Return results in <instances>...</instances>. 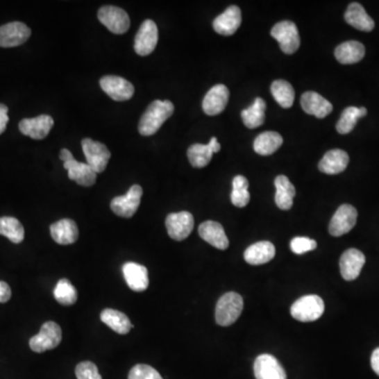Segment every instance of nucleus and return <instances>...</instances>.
<instances>
[{"label":"nucleus","mask_w":379,"mask_h":379,"mask_svg":"<svg viewBox=\"0 0 379 379\" xmlns=\"http://www.w3.org/2000/svg\"><path fill=\"white\" fill-rule=\"evenodd\" d=\"M174 113V105L170 101H154L140 118L138 130L142 136L154 135L162 124Z\"/></svg>","instance_id":"obj_1"},{"label":"nucleus","mask_w":379,"mask_h":379,"mask_svg":"<svg viewBox=\"0 0 379 379\" xmlns=\"http://www.w3.org/2000/svg\"><path fill=\"white\" fill-rule=\"evenodd\" d=\"M244 310V299L235 292H228L220 297L216 305V323L221 327L233 325Z\"/></svg>","instance_id":"obj_2"},{"label":"nucleus","mask_w":379,"mask_h":379,"mask_svg":"<svg viewBox=\"0 0 379 379\" xmlns=\"http://www.w3.org/2000/svg\"><path fill=\"white\" fill-rule=\"evenodd\" d=\"M325 312V303L319 295H305L297 299L291 307L293 319L310 323L321 319Z\"/></svg>","instance_id":"obj_3"},{"label":"nucleus","mask_w":379,"mask_h":379,"mask_svg":"<svg viewBox=\"0 0 379 379\" xmlns=\"http://www.w3.org/2000/svg\"><path fill=\"white\" fill-rule=\"evenodd\" d=\"M271 35L278 42L281 51L286 54H294L301 47V36L296 24L290 20L275 24L271 30Z\"/></svg>","instance_id":"obj_4"},{"label":"nucleus","mask_w":379,"mask_h":379,"mask_svg":"<svg viewBox=\"0 0 379 379\" xmlns=\"http://www.w3.org/2000/svg\"><path fill=\"white\" fill-rule=\"evenodd\" d=\"M62 339L60 327L54 321H47L42 325L40 333L30 339V348L36 353H44L55 349Z\"/></svg>","instance_id":"obj_5"},{"label":"nucleus","mask_w":379,"mask_h":379,"mask_svg":"<svg viewBox=\"0 0 379 379\" xmlns=\"http://www.w3.org/2000/svg\"><path fill=\"white\" fill-rule=\"evenodd\" d=\"M83 153L87 158V164L96 173H103L107 168L108 162L111 158L109 149L95 140L85 138L81 142Z\"/></svg>","instance_id":"obj_6"},{"label":"nucleus","mask_w":379,"mask_h":379,"mask_svg":"<svg viewBox=\"0 0 379 379\" xmlns=\"http://www.w3.org/2000/svg\"><path fill=\"white\" fill-rule=\"evenodd\" d=\"M142 194L144 191L140 185H132L126 195L113 199L111 201L112 211L120 217L131 218L140 208Z\"/></svg>","instance_id":"obj_7"},{"label":"nucleus","mask_w":379,"mask_h":379,"mask_svg":"<svg viewBox=\"0 0 379 379\" xmlns=\"http://www.w3.org/2000/svg\"><path fill=\"white\" fill-rule=\"evenodd\" d=\"M99 19L114 34H124L129 30V15L124 10L114 6H105L99 11Z\"/></svg>","instance_id":"obj_8"},{"label":"nucleus","mask_w":379,"mask_h":379,"mask_svg":"<svg viewBox=\"0 0 379 379\" xmlns=\"http://www.w3.org/2000/svg\"><path fill=\"white\" fill-rule=\"evenodd\" d=\"M357 221V211L351 205H342L338 208L330 221L329 232L332 236L339 237L349 233Z\"/></svg>","instance_id":"obj_9"},{"label":"nucleus","mask_w":379,"mask_h":379,"mask_svg":"<svg viewBox=\"0 0 379 379\" xmlns=\"http://www.w3.org/2000/svg\"><path fill=\"white\" fill-rule=\"evenodd\" d=\"M166 227L169 236L176 242L185 239L192 233L194 228V217L190 212L169 214L166 219Z\"/></svg>","instance_id":"obj_10"},{"label":"nucleus","mask_w":379,"mask_h":379,"mask_svg":"<svg viewBox=\"0 0 379 379\" xmlns=\"http://www.w3.org/2000/svg\"><path fill=\"white\" fill-rule=\"evenodd\" d=\"M101 89L113 101H126L133 97L135 93L134 85L126 79L114 75H108L99 81Z\"/></svg>","instance_id":"obj_11"},{"label":"nucleus","mask_w":379,"mask_h":379,"mask_svg":"<svg viewBox=\"0 0 379 379\" xmlns=\"http://www.w3.org/2000/svg\"><path fill=\"white\" fill-rule=\"evenodd\" d=\"M158 42V28L153 20L146 19L142 22L136 34L134 49L140 56H148L156 48Z\"/></svg>","instance_id":"obj_12"},{"label":"nucleus","mask_w":379,"mask_h":379,"mask_svg":"<svg viewBox=\"0 0 379 379\" xmlns=\"http://www.w3.org/2000/svg\"><path fill=\"white\" fill-rule=\"evenodd\" d=\"M31 30L19 22H10L0 26V47L14 48L24 44L30 38Z\"/></svg>","instance_id":"obj_13"},{"label":"nucleus","mask_w":379,"mask_h":379,"mask_svg":"<svg viewBox=\"0 0 379 379\" xmlns=\"http://www.w3.org/2000/svg\"><path fill=\"white\" fill-rule=\"evenodd\" d=\"M366 264L364 253L357 249H349L340 258L339 267L342 276L346 281L355 280L360 276Z\"/></svg>","instance_id":"obj_14"},{"label":"nucleus","mask_w":379,"mask_h":379,"mask_svg":"<svg viewBox=\"0 0 379 379\" xmlns=\"http://www.w3.org/2000/svg\"><path fill=\"white\" fill-rule=\"evenodd\" d=\"M54 126V120L49 115H40L34 118H26L19 122V130L24 135L33 140H44Z\"/></svg>","instance_id":"obj_15"},{"label":"nucleus","mask_w":379,"mask_h":379,"mask_svg":"<svg viewBox=\"0 0 379 379\" xmlns=\"http://www.w3.org/2000/svg\"><path fill=\"white\" fill-rule=\"evenodd\" d=\"M230 92L225 85H216L205 94L203 109L209 116H215L225 111L229 103Z\"/></svg>","instance_id":"obj_16"},{"label":"nucleus","mask_w":379,"mask_h":379,"mask_svg":"<svg viewBox=\"0 0 379 379\" xmlns=\"http://www.w3.org/2000/svg\"><path fill=\"white\" fill-rule=\"evenodd\" d=\"M256 379H287V373L280 362L270 354H262L254 362Z\"/></svg>","instance_id":"obj_17"},{"label":"nucleus","mask_w":379,"mask_h":379,"mask_svg":"<svg viewBox=\"0 0 379 379\" xmlns=\"http://www.w3.org/2000/svg\"><path fill=\"white\" fill-rule=\"evenodd\" d=\"M220 151V144L217 138L212 137L208 144H195L187 150V158L190 164L194 168H205L212 160L214 153Z\"/></svg>","instance_id":"obj_18"},{"label":"nucleus","mask_w":379,"mask_h":379,"mask_svg":"<svg viewBox=\"0 0 379 379\" xmlns=\"http://www.w3.org/2000/svg\"><path fill=\"white\" fill-rule=\"evenodd\" d=\"M242 24V11L236 6L228 8L223 14H220L213 22V28L216 33L223 36H231Z\"/></svg>","instance_id":"obj_19"},{"label":"nucleus","mask_w":379,"mask_h":379,"mask_svg":"<svg viewBox=\"0 0 379 379\" xmlns=\"http://www.w3.org/2000/svg\"><path fill=\"white\" fill-rule=\"evenodd\" d=\"M124 279L131 290L135 292H144L148 289L149 273L148 269L142 264L136 262H126L122 267Z\"/></svg>","instance_id":"obj_20"},{"label":"nucleus","mask_w":379,"mask_h":379,"mask_svg":"<svg viewBox=\"0 0 379 379\" xmlns=\"http://www.w3.org/2000/svg\"><path fill=\"white\" fill-rule=\"evenodd\" d=\"M301 108L309 115L325 118L333 111V106L316 92H305L301 99Z\"/></svg>","instance_id":"obj_21"},{"label":"nucleus","mask_w":379,"mask_h":379,"mask_svg":"<svg viewBox=\"0 0 379 379\" xmlns=\"http://www.w3.org/2000/svg\"><path fill=\"white\" fill-rule=\"evenodd\" d=\"M199 233L205 242L218 250H226L229 246V239L226 235L225 229L219 223L208 220L199 226Z\"/></svg>","instance_id":"obj_22"},{"label":"nucleus","mask_w":379,"mask_h":379,"mask_svg":"<svg viewBox=\"0 0 379 379\" xmlns=\"http://www.w3.org/2000/svg\"><path fill=\"white\" fill-rule=\"evenodd\" d=\"M63 167L68 171V176L71 180L75 181L83 187H91L96 183L97 173L85 162H77L76 160L63 162Z\"/></svg>","instance_id":"obj_23"},{"label":"nucleus","mask_w":379,"mask_h":379,"mask_svg":"<svg viewBox=\"0 0 379 379\" xmlns=\"http://www.w3.org/2000/svg\"><path fill=\"white\" fill-rule=\"evenodd\" d=\"M349 155L346 151L334 149L326 153L319 162V168L325 174L336 175L344 172L349 165Z\"/></svg>","instance_id":"obj_24"},{"label":"nucleus","mask_w":379,"mask_h":379,"mask_svg":"<svg viewBox=\"0 0 379 379\" xmlns=\"http://www.w3.org/2000/svg\"><path fill=\"white\" fill-rule=\"evenodd\" d=\"M275 246L270 242H258L244 251V260L252 266H260L271 262L274 258Z\"/></svg>","instance_id":"obj_25"},{"label":"nucleus","mask_w":379,"mask_h":379,"mask_svg":"<svg viewBox=\"0 0 379 379\" xmlns=\"http://www.w3.org/2000/svg\"><path fill=\"white\" fill-rule=\"evenodd\" d=\"M51 236L58 244H72L78 239V228L72 219L59 220L50 228Z\"/></svg>","instance_id":"obj_26"},{"label":"nucleus","mask_w":379,"mask_h":379,"mask_svg":"<svg viewBox=\"0 0 379 379\" xmlns=\"http://www.w3.org/2000/svg\"><path fill=\"white\" fill-rule=\"evenodd\" d=\"M275 187H276L275 203H276L277 207L283 211H288L292 208L293 201L296 195L294 185L291 183L288 177L285 175H279L275 179Z\"/></svg>","instance_id":"obj_27"},{"label":"nucleus","mask_w":379,"mask_h":379,"mask_svg":"<svg viewBox=\"0 0 379 379\" xmlns=\"http://www.w3.org/2000/svg\"><path fill=\"white\" fill-rule=\"evenodd\" d=\"M346 24L364 32H371L374 28L375 22L367 13L360 3H353L348 7L344 13Z\"/></svg>","instance_id":"obj_28"},{"label":"nucleus","mask_w":379,"mask_h":379,"mask_svg":"<svg viewBox=\"0 0 379 379\" xmlns=\"http://www.w3.org/2000/svg\"><path fill=\"white\" fill-rule=\"evenodd\" d=\"M366 54V49L362 44L355 40L346 42L335 49V58L342 65H353L360 62Z\"/></svg>","instance_id":"obj_29"},{"label":"nucleus","mask_w":379,"mask_h":379,"mask_svg":"<svg viewBox=\"0 0 379 379\" xmlns=\"http://www.w3.org/2000/svg\"><path fill=\"white\" fill-rule=\"evenodd\" d=\"M101 319L103 323L111 328L116 333L124 334L131 331L133 325L126 314L114 309H105L101 314Z\"/></svg>","instance_id":"obj_30"},{"label":"nucleus","mask_w":379,"mask_h":379,"mask_svg":"<svg viewBox=\"0 0 379 379\" xmlns=\"http://www.w3.org/2000/svg\"><path fill=\"white\" fill-rule=\"evenodd\" d=\"M283 142V137L277 132H264L256 137L255 142H254V150L258 154L268 156V155L276 152L280 148Z\"/></svg>","instance_id":"obj_31"},{"label":"nucleus","mask_w":379,"mask_h":379,"mask_svg":"<svg viewBox=\"0 0 379 379\" xmlns=\"http://www.w3.org/2000/svg\"><path fill=\"white\" fill-rule=\"evenodd\" d=\"M367 113H368V111L364 107L346 108L342 112V116H340L339 120H338L337 124H336V130H337L338 133L344 135V134H349L350 132L353 131L356 124H357V120L360 118L364 117Z\"/></svg>","instance_id":"obj_32"},{"label":"nucleus","mask_w":379,"mask_h":379,"mask_svg":"<svg viewBox=\"0 0 379 379\" xmlns=\"http://www.w3.org/2000/svg\"><path fill=\"white\" fill-rule=\"evenodd\" d=\"M267 105L264 99H255L254 103L248 109L242 112V118L244 120V126L249 129H256L258 126H262L264 122V112H266Z\"/></svg>","instance_id":"obj_33"},{"label":"nucleus","mask_w":379,"mask_h":379,"mask_svg":"<svg viewBox=\"0 0 379 379\" xmlns=\"http://www.w3.org/2000/svg\"><path fill=\"white\" fill-rule=\"evenodd\" d=\"M271 93L278 105L285 109H290L294 103L295 91L288 81L283 79L275 81L271 85Z\"/></svg>","instance_id":"obj_34"},{"label":"nucleus","mask_w":379,"mask_h":379,"mask_svg":"<svg viewBox=\"0 0 379 379\" xmlns=\"http://www.w3.org/2000/svg\"><path fill=\"white\" fill-rule=\"evenodd\" d=\"M0 235L6 236L13 244H20L24 239V229L15 217H0Z\"/></svg>","instance_id":"obj_35"},{"label":"nucleus","mask_w":379,"mask_h":379,"mask_svg":"<svg viewBox=\"0 0 379 379\" xmlns=\"http://www.w3.org/2000/svg\"><path fill=\"white\" fill-rule=\"evenodd\" d=\"M250 199L248 179L242 175H238L233 179V190L231 193L232 203L235 207L244 208L250 203Z\"/></svg>","instance_id":"obj_36"},{"label":"nucleus","mask_w":379,"mask_h":379,"mask_svg":"<svg viewBox=\"0 0 379 379\" xmlns=\"http://www.w3.org/2000/svg\"><path fill=\"white\" fill-rule=\"evenodd\" d=\"M54 297L60 305H72L76 303L77 291L69 279L62 278L55 287Z\"/></svg>","instance_id":"obj_37"},{"label":"nucleus","mask_w":379,"mask_h":379,"mask_svg":"<svg viewBox=\"0 0 379 379\" xmlns=\"http://www.w3.org/2000/svg\"><path fill=\"white\" fill-rule=\"evenodd\" d=\"M129 379H164L160 373L148 364H136L129 373Z\"/></svg>","instance_id":"obj_38"},{"label":"nucleus","mask_w":379,"mask_h":379,"mask_svg":"<svg viewBox=\"0 0 379 379\" xmlns=\"http://www.w3.org/2000/svg\"><path fill=\"white\" fill-rule=\"evenodd\" d=\"M77 379H103L96 364L92 362H83L75 369Z\"/></svg>","instance_id":"obj_39"},{"label":"nucleus","mask_w":379,"mask_h":379,"mask_svg":"<svg viewBox=\"0 0 379 379\" xmlns=\"http://www.w3.org/2000/svg\"><path fill=\"white\" fill-rule=\"evenodd\" d=\"M291 250L297 255H301L303 253L310 252L315 250L317 246V242L311 238L308 237H295L291 240Z\"/></svg>","instance_id":"obj_40"},{"label":"nucleus","mask_w":379,"mask_h":379,"mask_svg":"<svg viewBox=\"0 0 379 379\" xmlns=\"http://www.w3.org/2000/svg\"><path fill=\"white\" fill-rule=\"evenodd\" d=\"M8 112H9V109L7 106L0 103V135L7 129L8 122H9Z\"/></svg>","instance_id":"obj_41"},{"label":"nucleus","mask_w":379,"mask_h":379,"mask_svg":"<svg viewBox=\"0 0 379 379\" xmlns=\"http://www.w3.org/2000/svg\"><path fill=\"white\" fill-rule=\"evenodd\" d=\"M12 291L9 285L5 281H0V303H8L11 298Z\"/></svg>","instance_id":"obj_42"},{"label":"nucleus","mask_w":379,"mask_h":379,"mask_svg":"<svg viewBox=\"0 0 379 379\" xmlns=\"http://www.w3.org/2000/svg\"><path fill=\"white\" fill-rule=\"evenodd\" d=\"M371 366H372L373 371L379 376V348L373 351L372 356H371Z\"/></svg>","instance_id":"obj_43"},{"label":"nucleus","mask_w":379,"mask_h":379,"mask_svg":"<svg viewBox=\"0 0 379 379\" xmlns=\"http://www.w3.org/2000/svg\"><path fill=\"white\" fill-rule=\"evenodd\" d=\"M59 157H60V160H62L63 162H70V160H75L74 157H73L72 153H71L68 149H62V150L60 151Z\"/></svg>","instance_id":"obj_44"}]
</instances>
